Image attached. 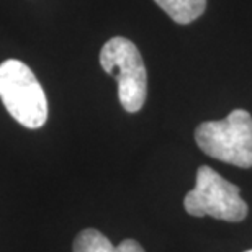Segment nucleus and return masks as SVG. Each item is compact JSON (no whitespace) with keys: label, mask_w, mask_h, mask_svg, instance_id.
I'll list each match as a JSON object with an SVG mask.
<instances>
[{"label":"nucleus","mask_w":252,"mask_h":252,"mask_svg":"<svg viewBox=\"0 0 252 252\" xmlns=\"http://www.w3.org/2000/svg\"><path fill=\"white\" fill-rule=\"evenodd\" d=\"M0 98L13 120L30 129H36L48 120V100L44 90L27 64L7 59L0 64Z\"/></svg>","instance_id":"1"},{"label":"nucleus","mask_w":252,"mask_h":252,"mask_svg":"<svg viewBox=\"0 0 252 252\" xmlns=\"http://www.w3.org/2000/svg\"><path fill=\"white\" fill-rule=\"evenodd\" d=\"M195 141L210 158L252 167V117L246 110H233L220 122L201 123L195 129Z\"/></svg>","instance_id":"2"},{"label":"nucleus","mask_w":252,"mask_h":252,"mask_svg":"<svg viewBox=\"0 0 252 252\" xmlns=\"http://www.w3.org/2000/svg\"><path fill=\"white\" fill-rule=\"evenodd\" d=\"M100 65L118 84V98L128 113L143 108L148 94V74L139 49L129 39H108L100 51Z\"/></svg>","instance_id":"3"},{"label":"nucleus","mask_w":252,"mask_h":252,"mask_svg":"<svg viewBox=\"0 0 252 252\" xmlns=\"http://www.w3.org/2000/svg\"><path fill=\"white\" fill-rule=\"evenodd\" d=\"M184 206L191 216H211L231 223L248 216V205L241 198L239 189L208 165L198 169L195 189L185 195Z\"/></svg>","instance_id":"4"},{"label":"nucleus","mask_w":252,"mask_h":252,"mask_svg":"<svg viewBox=\"0 0 252 252\" xmlns=\"http://www.w3.org/2000/svg\"><path fill=\"white\" fill-rule=\"evenodd\" d=\"M72 252H144V249L134 239H125L118 246H113L105 234L89 228L77 234Z\"/></svg>","instance_id":"5"},{"label":"nucleus","mask_w":252,"mask_h":252,"mask_svg":"<svg viewBox=\"0 0 252 252\" xmlns=\"http://www.w3.org/2000/svg\"><path fill=\"white\" fill-rule=\"evenodd\" d=\"M175 23L189 25L206 8V0H154Z\"/></svg>","instance_id":"6"},{"label":"nucleus","mask_w":252,"mask_h":252,"mask_svg":"<svg viewBox=\"0 0 252 252\" xmlns=\"http://www.w3.org/2000/svg\"><path fill=\"white\" fill-rule=\"evenodd\" d=\"M246 252H252V249H249V251H246Z\"/></svg>","instance_id":"7"}]
</instances>
